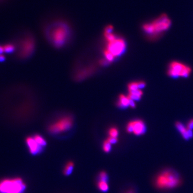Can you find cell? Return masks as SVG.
I'll use <instances>...</instances> for the list:
<instances>
[{
	"instance_id": "obj_6",
	"label": "cell",
	"mask_w": 193,
	"mask_h": 193,
	"mask_svg": "<svg viewBox=\"0 0 193 193\" xmlns=\"http://www.w3.org/2000/svg\"><path fill=\"white\" fill-rule=\"evenodd\" d=\"M190 67L178 62H173L171 63L168 71V75L171 77L178 78L179 77H187L191 73Z\"/></svg>"
},
{
	"instance_id": "obj_27",
	"label": "cell",
	"mask_w": 193,
	"mask_h": 193,
	"mask_svg": "<svg viewBox=\"0 0 193 193\" xmlns=\"http://www.w3.org/2000/svg\"><path fill=\"white\" fill-rule=\"evenodd\" d=\"M138 86H139V89L141 90L142 89H143L145 87V83L144 82H138Z\"/></svg>"
},
{
	"instance_id": "obj_15",
	"label": "cell",
	"mask_w": 193,
	"mask_h": 193,
	"mask_svg": "<svg viewBox=\"0 0 193 193\" xmlns=\"http://www.w3.org/2000/svg\"><path fill=\"white\" fill-rule=\"evenodd\" d=\"M74 162L71 161L68 162L63 169V173L64 175H65V176H68L69 175H70L74 170Z\"/></svg>"
},
{
	"instance_id": "obj_4",
	"label": "cell",
	"mask_w": 193,
	"mask_h": 193,
	"mask_svg": "<svg viewBox=\"0 0 193 193\" xmlns=\"http://www.w3.org/2000/svg\"><path fill=\"white\" fill-rule=\"evenodd\" d=\"M26 184L19 178L7 179L0 181V193H23Z\"/></svg>"
},
{
	"instance_id": "obj_9",
	"label": "cell",
	"mask_w": 193,
	"mask_h": 193,
	"mask_svg": "<svg viewBox=\"0 0 193 193\" xmlns=\"http://www.w3.org/2000/svg\"><path fill=\"white\" fill-rule=\"evenodd\" d=\"M34 47V39L31 37H27L22 43L21 54L23 56H28L33 52Z\"/></svg>"
},
{
	"instance_id": "obj_7",
	"label": "cell",
	"mask_w": 193,
	"mask_h": 193,
	"mask_svg": "<svg viewBox=\"0 0 193 193\" xmlns=\"http://www.w3.org/2000/svg\"><path fill=\"white\" fill-rule=\"evenodd\" d=\"M126 45L123 39L117 37L113 41L107 43L106 49L115 57L120 56L124 53Z\"/></svg>"
},
{
	"instance_id": "obj_20",
	"label": "cell",
	"mask_w": 193,
	"mask_h": 193,
	"mask_svg": "<svg viewBox=\"0 0 193 193\" xmlns=\"http://www.w3.org/2000/svg\"><path fill=\"white\" fill-rule=\"evenodd\" d=\"M4 51V53H11L15 50V47L14 45L11 44H8L3 46Z\"/></svg>"
},
{
	"instance_id": "obj_18",
	"label": "cell",
	"mask_w": 193,
	"mask_h": 193,
	"mask_svg": "<svg viewBox=\"0 0 193 193\" xmlns=\"http://www.w3.org/2000/svg\"><path fill=\"white\" fill-rule=\"evenodd\" d=\"M109 137L111 138H117L119 135V131L117 128L115 127H112L108 130Z\"/></svg>"
},
{
	"instance_id": "obj_8",
	"label": "cell",
	"mask_w": 193,
	"mask_h": 193,
	"mask_svg": "<svg viewBox=\"0 0 193 193\" xmlns=\"http://www.w3.org/2000/svg\"><path fill=\"white\" fill-rule=\"evenodd\" d=\"M126 130L129 133H134L135 135L140 136L146 132V126L143 121L136 120L128 123Z\"/></svg>"
},
{
	"instance_id": "obj_14",
	"label": "cell",
	"mask_w": 193,
	"mask_h": 193,
	"mask_svg": "<svg viewBox=\"0 0 193 193\" xmlns=\"http://www.w3.org/2000/svg\"><path fill=\"white\" fill-rule=\"evenodd\" d=\"M96 186L100 191L104 192V193L107 192L109 189L108 181H106V180L98 179L97 182H96Z\"/></svg>"
},
{
	"instance_id": "obj_16",
	"label": "cell",
	"mask_w": 193,
	"mask_h": 193,
	"mask_svg": "<svg viewBox=\"0 0 193 193\" xmlns=\"http://www.w3.org/2000/svg\"><path fill=\"white\" fill-rule=\"evenodd\" d=\"M33 138H34L35 141L37 142L41 147L44 148L46 146V141L44 138H43L42 136L39 135V134H35L33 136Z\"/></svg>"
},
{
	"instance_id": "obj_10",
	"label": "cell",
	"mask_w": 193,
	"mask_h": 193,
	"mask_svg": "<svg viewBox=\"0 0 193 193\" xmlns=\"http://www.w3.org/2000/svg\"><path fill=\"white\" fill-rule=\"evenodd\" d=\"M26 143L28 145L29 150L32 154L36 155L39 154L44 150V148L40 146L35 141L33 136H30L26 138Z\"/></svg>"
},
{
	"instance_id": "obj_5",
	"label": "cell",
	"mask_w": 193,
	"mask_h": 193,
	"mask_svg": "<svg viewBox=\"0 0 193 193\" xmlns=\"http://www.w3.org/2000/svg\"><path fill=\"white\" fill-rule=\"evenodd\" d=\"M73 126V119L70 116L60 117L48 127V131L52 134H58L68 131Z\"/></svg>"
},
{
	"instance_id": "obj_2",
	"label": "cell",
	"mask_w": 193,
	"mask_h": 193,
	"mask_svg": "<svg viewBox=\"0 0 193 193\" xmlns=\"http://www.w3.org/2000/svg\"><path fill=\"white\" fill-rule=\"evenodd\" d=\"M181 182L180 175L171 168L164 169L158 173L154 180V186L159 190H172L178 187Z\"/></svg>"
},
{
	"instance_id": "obj_19",
	"label": "cell",
	"mask_w": 193,
	"mask_h": 193,
	"mask_svg": "<svg viewBox=\"0 0 193 193\" xmlns=\"http://www.w3.org/2000/svg\"><path fill=\"white\" fill-rule=\"evenodd\" d=\"M104 54L105 58H106V60H107L109 62L113 61L114 58H115V56L112 54L109 50H107L106 48L104 50Z\"/></svg>"
},
{
	"instance_id": "obj_17",
	"label": "cell",
	"mask_w": 193,
	"mask_h": 193,
	"mask_svg": "<svg viewBox=\"0 0 193 193\" xmlns=\"http://www.w3.org/2000/svg\"><path fill=\"white\" fill-rule=\"evenodd\" d=\"M112 144L106 139L102 144V150L104 152L108 153L111 150Z\"/></svg>"
},
{
	"instance_id": "obj_25",
	"label": "cell",
	"mask_w": 193,
	"mask_h": 193,
	"mask_svg": "<svg viewBox=\"0 0 193 193\" xmlns=\"http://www.w3.org/2000/svg\"><path fill=\"white\" fill-rule=\"evenodd\" d=\"M107 140L111 144H115L117 142V138H111V137H108V138H107Z\"/></svg>"
},
{
	"instance_id": "obj_24",
	"label": "cell",
	"mask_w": 193,
	"mask_h": 193,
	"mask_svg": "<svg viewBox=\"0 0 193 193\" xmlns=\"http://www.w3.org/2000/svg\"><path fill=\"white\" fill-rule=\"evenodd\" d=\"M123 193H137V190L133 187H130L125 190Z\"/></svg>"
},
{
	"instance_id": "obj_28",
	"label": "cell",
	"mask_w": 193,
	"mask_h": 193,
	"mask_svg": "<svg viewBox=\"0 0 193 193\" xmlns=\"http://www.w3.org/2000/svg\"><path fill=\"white\" fill-rule=\"evenodd\" d=\"M130 106V107L132 108L135 107L136 104L135 101H134V100H131V99H130V106Z\"/></svg>"
},
{
	"instance_id": "obj_21",
	"label": "cell",
	"mask_w": 193,
	"mask_h": 193,
	"mask_svg": "<svg viewBox=\"0 0 193 193\" xmlns=\"http://www.w3.org/2000/svg\"><path fill=\"white\" fill-rule=\"evenodd\" d=\"M128 88L129 92L135 91L139 89L138 82H132V83H130L128 85Z\"/></svg>"
},
{
	"instance_id": "obj_11",
	"label": "cell",
	"mask_w": 193,
	"mask_h": 193,
	"mask_svg": "<svg viewBox=\"0 0 193 193\" xmlns=\"http://www.w3.org/2000/svg\"><path fill=\"white\" fill-rule=\"evenodd\" d=\"M175 127L179 132H180L182 138L185 140H188L190 138H193V130H190L184 126V124L180 122H176L175 123Z\"/></svg>"
},
{
	"instance_id": "obj_3",
	"label": "cell",
	"mask_w": 193,
	"mask_h": 193,
	"mask_svg": "<svg viewBox=\"0 0 193 193\" xmlns=\"http://www.w3.org/2000/svg\"><path fill=\"white\" fill-rule=\"evenodd\" d=\"M171 21L166 14H162L152 22L143 25V29L145 33L151 35L157 34L165 31L170 28Z\"/></svg>"
},
{
	"instance_id": "obj_12",
	"label": "cell",
	"mask_w": 193,
	"mask_h": 193,
	"mask_svg": "<svg viewBox=\"0 0 193 193\" xmlns=\"http://www.w3.org/2000/svg\"><path fill=\"white\" fill-rule=\"evenodd\" d=\"M130 99L128 96H126L123 95L119 96V101L117 102V106L119 107H127L130 106Z\"/></svg>"
},
{
	"instance_id": "obj_26",
	"label": "cell",
	"mask_w": 193,
	"mask_h": 193,
	"mask_svg": "<svg viewBox=\"0 0 193 193\" xmlns=\"http://www.w3.org/2000/svg\"><path fill=\"white\" fill-rule=\"evenodd\" d=\"M187 128L190 130H193V119H191L188 123Z\"/></svg>"
},
{
	"instance_id": "obj_22",
	"label": "cell",
	"mask_w": 193,
	"mask_h": 193,
	"mask_svg": "<svg viewBox=\"0 0 193 193\" xmlns=\"http://www.w3.org/2000/svg\"><path fill=\"white\" fill-rule=\"evenodd\" d=\"M98 179L108 181V176L107 173L105 171L100 172L99 173Z\"/></svg>"
},
{
	"instance_id": "obj_23",
	"label": "cell",
	"mask_w": 193,
	"mask_h": 193,
	"mask_svg": "<svg viewBox=\"0 0 193 193\" xmlns=\"http://www.w3.org/2000/svg\"><path fill=\"white\" fill-rule=\"evenodd\" d=\"M3 46L0 45V61H3L5 59V56L4 55Z\"/></svg>"
},
{
	"instance_id": "obj_13",
	"label": "cell",
	"mask_w": 193,
	"mask_h": 193,
	"mask_svg": "<svg viewBox=\"0 0 193 193\" xmlns=\"http://www.w3.org/2000/svg\"><path fill=\"white\" fill-rule=\"evenodd\" d=\"M142 95H143L142 91L141 89H138L135 91L129 92L128 96L131 100H134L135 102L139 100L141 98Z\"/></svg>"
},
{
	"instance_id": "obj_1",
	"label": "cell",
	"mask_w": 193,
	"mask_h": 193,
	"mask_svg": "<svg viewBox=\"0 0 193 193\" xmlns=\"http://www.w3.org/2000/svg\"><path fill=\"white\" fill-rule=\"evenodd\" d=\"M70 34L69 25L62 21L52 23L46 29L47 37L56 46L63 45L69 39Z\"/></svg>"
}]
</instances>
